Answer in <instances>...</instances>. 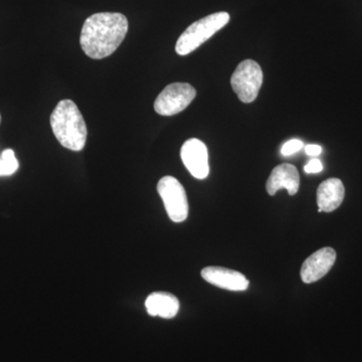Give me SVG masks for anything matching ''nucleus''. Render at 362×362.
Here are the masks:
<instances>
[{
	"label": "nucleus",
	"instance_id": "nucleus-15",
	"mask_svg": "<svg viewBox=\"0 0 362 362\" xmlns=\"http://www.w3.org/2000/svg\"><path fill=\"white\" fill-rule=\"evenodd\" d=\"M322 170L323 164L319 159H312L304 168L305 173H308V175H311V173H319Z\"/></svg>",
	"mask_w": 362,
	"mask_h": 362
},
{
	"label": "nucleus",
	"instance_id": "nucleus-6",
	"mask_svg": "<svg viewBox=\"0 0 362 362\" xmlns=\"http://www.w3.org/2000/svg\"><path fill=\"white\" fill-rule=\"evenodd\" d=\"M197 96V90L187 83L168 85L154 103V110L161 116H173L187 109Z\"/></svg>",
	"mask_w": 362,
	"mask_h": 362
},
{
	"label": "nucleus",
	"instance_id": "nucleus-1",
	"mask_svg": "<svg viewBox=\"0 0 362 362\" xmlns=\"http://www.w3.org/2000/svg\"><path fill=\"white\" fill-rule=\"evenodd\" d=\"M127 18L122 13H100L86 20L81 33L80 44L90 59L111 56L122 44L128 33Z\"/></svg>",
	"mask_w": 362,
	"mask_h": 362
},
{
	"label": "nucleus",
	"instance_id": "nucleus-2",
	"mask_svg": "<svg viewBox=\"0 0 362 362\" xmlns=\"http://www.w3.org/2000/svg\"><path fill=\"white\" fill-rule=\"evenodd\" d=\"M52 132L62 146L71 151H82L87 141V125L82 113L71 100H63L51 115Z\"/></svg>",
	"mask_w": 362,
	"mask_h": 362
},
{
	"label": "nucleus",
	"instance_id": "nucleus-8",
	"mask_svg": "<svg viewBox=\"0 0 362 362\" xmlns=\"http://www.w3.org/2000/svg\"><path fill=\"white\" fill-rule=\"evenodd\" d=\"M337 252L332 247H323L305 259L301 268V279L306 284L323 278L334 265Z\"/></svg>",
	"mask_w": 362,
	"mask_h": 362
},
{
	"label": "nucleus",
	"instance_id": "nucleus-16",
	"mask_svg": "<svg viewBox=\"0 0 362 362\" xmlns=\"http://www.w3.org/2000/svg\"><path fill=\"white\" fill-rule=\"evenodd\" d=\"M305 151H306L307 156H320L321 152H322V147L316 144L307 145L306 148H305Z\"/></svg>",
	"mask_w": 362,
	"mask_h": 362
},
{
	"label": "nucleus",
	"instance_id": "nucleus-3",
	"mask_svg": "<svg viewBox=\"0 0 362 362\" xmlns=\"http://www.w3.org/2000/svg\"><path fill=\"white\" fill-rule=\"evenodd\" d=\"M230 14L228 13H216L207 16L202 20L195 21L188 26L180 35L175 45V52L180 56H187L195 51L197 47L211 39V37L228 25Z\"/></svg>",
	"mask_w": 362,
	"mask_h": 362
},
{
	"label": "nucleus",
	"instance_id": "nucleus-17",
	"mask_svg": "<svg viewBox=\"0 0 362 362\" xmlns=\"http://www.w3.org/2000/svg\"><path fill=\"white\" fill-rule=\"evenodd\" d=\"M0 122H1V115H0Z\"/></svg>",
	"mask_w": 362,
	"mask_h": 362
},
{
	"label": "nucleus",
	"instance_id": "nucleus-9",
	"mask_svg": "<svg viewBox=\"0 0 362 362\" xmlns=\"http://www.w3.org/2000/svg\"><path fill=\"white\" fill-rule=\"evenodd\" d=\"M202 277L209 284L228 291H245L250 285L242 273L223 267H206L202 271Z\"/></svg>",
	"mask_w": 362,
	"mask_h": 362
},
{
	"label": "nucleus",
	"instance_id": "nucleus-11",
	"mask_svg": "<svg viewBox=\"0 0 362 362\" xmlns=\"http://www.w3.org/2000/svg\"><path fill=\"white\" fill-rule=\"evenodd\" d=\"M345 188L338 178H329L323 181L317 189L318 213H331L341 206L344 199Z\"/></svg>",
	"mask_w": 362,
	"mask_h": 362
},
{
	"label": "nucleus",
	"instance_id": "nucleus-12",
	"mask_svg": "<svg viewBox=\"0 0 362 362\" xmlns=\"http://www.w3.org/2000/svg\"><path fill=\"white\" fill-rule=\"evenodd\" d=\"M150 316H159L164 319L175 318L180 311V301L175 295L166 292H154L145 302Z\"/></svg>",
	"mask_w": 362,
	"mask_h": 362
},
{
	"label": "nucleus",
	"instance_id": "nucleus-4",
	"mask_svg": "<svg viewBox=\"0 0 362 362\" xmlns=\"http://www.w3.org/2000/svg\"><path fill=\"white\" fill-rule=\"evenodd\" d=\"M263 84V71L252 59L242 62L233 71L230 85L243 103H252L258 97Z\"/></svg>",
	"mask_w": 362,
	"mask_h": 362
},
{
	"label": "nucleus",
	"instance_id": "nucleus-5",
	"mask_svg": "<svg viewBox=\"0 0 362 362\" xmlns=\"http://www.w3.org/2000/svg\"><path fill=\"white\" fill-rule=\"evenodd\" d=\"M157 192L163 201L169 218L182 223L188 216L187 192L182 185L173 176H164L157 185Z\"/></svg>",
	"mask_w": 362,
	"mask_h": 362
},
{
	"label": "nucleus",
	"instance_id": "nucleus-10",
	"mask_svg": "<svg viewBox=\"0 0 362 362\" xmlns=\"http://www.w3.org/2000/svg\"><path fill=\"white\" fill-rule=\"evenodd\" d=\"M300 175L298 169L289 163H283L273 169L270 177L267 181V192L275 195L279 189L288 190L290 195L296 194L299 190Z\"/></svg>",
	"mask_w": 362,
	"mask_h": 362
},
{
	"label": "nucleus",
	"instance_id": "nucleus-14",
	"mask_svg": "<svg viewBox=\"0 0 362 362\" xmlns=\"http://www.w3.org/2000/svg\"><path fill=\"white\" fill-rule=\"evenodd\" d=\"M303 142H302L301 140L292 139L283 145L281 152H282L284 156H290L303 148Z\"/></svg>",
	"mask_w": 362,
	"mask_h": 362
},
{
	"label": "nucleus",
	"instance_id": "nucleus-7",
	"mask_svg": "<svg viewBox=\"0 0 362 362\" xmlns=\"http://www.w3.org/2000/svg\"><path fill=\"white\" fill-rule=\"evenodd\" d=\"M180 156L190 175L206 180L209 175V151L204 142L197 138L187 140L181 147Z\"/></svg>",
	"mask_w": 362,
	"mask_h": 362
},
{
	"label": "nucleus",
	"instance_id": "nucleus-13",
	"mask_svg": "<svg viewBox=\"0 0 362 362\" xmlns=\"http://www.w3.org/2000/svg\"><path fill=\"white\" fill-rule=\"evenodd\" d=\"M18 164L13 150L6 149L0 156V176L13 175L18 171Z\"/></svg>",
	"mask_w": 362,
	"mask_h": 362
}]
</instances>
